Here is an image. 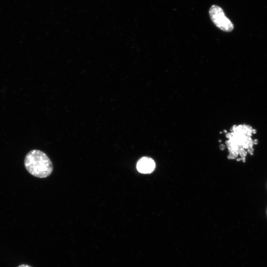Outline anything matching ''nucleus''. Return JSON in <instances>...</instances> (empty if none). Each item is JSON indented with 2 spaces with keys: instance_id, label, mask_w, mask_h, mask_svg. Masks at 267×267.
Listing matches in <instances>:
<instances>
[{
  "instance_id": "nucleus-1",
  "label": "nucleus",
  "mask_w": 267,
  "mask_h": 267,
  "mask_svg": "<svg viewBox=\"0 0 267 267\" xmlns=\"http://www.w3.org/2000/svg\"><path fill=\"white\" fill-rule=\"evenodd\" d=\"M24 166L31 175L40 178L47 177L53 171L50 159L39 150L34 149L28 152L25 157Z\"/></svg>"
},
{
  "instance_id": "nucleus-2",
  "label": "nucleus",
  "mask_w": 267,
  "mask_h": 267,
  "mask_svg": "<svg viewBox=\"0 0 267 267\" xmlns=\"http://www.w3.org/2000/svg\"><path fill=\"white\" fill-rule=\"evenodd\" d=\"M209 14L213 23L220 30L226 32L233 30V24L225 16L221 7L216 5H212L210 8Z\"/></svg>"
},
{
  "instance_id": "nucleus-3",
  "label": "nucleus",
  "mask_w": 267,
  "mask_h": 267,
  "mask_svg": "<svg viewBox=\"0 0 267 267\" xmlns=\"http://www.w3.org/2000/svg\"><path fill=\"white\" fill-rule=\"evenodd\" d=\"M155 164L151 158L148 157L141 158L137 162L136 169L142 174H149L152 172L155 168Z\"/></svg>"
},
{
  "instance_id": "nucleus-4",
  "label": "nucleus",
  "mask_w": 267,
  "mask_h": 267,
  "mask_svg": "<svg viewBox=\"0 0 267 267\" xmlns=\"http://www.w3.org/2000/svg\"><path fill=\"white\" fill-rule=\"evenodd\" d=\"M17 267H32L28 265L22 264L18 266Z\"/></svg>"
}]
</instances>
